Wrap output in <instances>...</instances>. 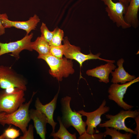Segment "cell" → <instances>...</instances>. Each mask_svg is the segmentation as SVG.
<instances>
[{"instance_id":"obj_8","label":"cell","mask_w":139,"mask_h":139,"mask_svg":"<svg viewBox=\"0 0 139 139\" xmlns=\"http://www.w3.org/2000/svg\"><path fill=\"white\" fill-rule=\"evenodd\" d=\"M107 6L105 11L108 16L117 27L126 29L131 27L125 21L124 16L127 7L121 2L115 3L112 0H101Z\"/></svg>"},{"instance_id":"obj_23","label":"cell","mask_w":139,"mask_h":139,"mask_svg":"<svg viewBox=\"0 0 139 139\" xmlns=\"http://www.w3.org/2000/svg\"><path fill=\"white\" fill-rule=\"evenodd\" d=\"M49 53L53 56L59 59L63 58L64 50L63 45L56 46H50Z\"/></svg>"},{"instance_id":"obj_13","label":"cell","mask_w":139,"mask_h":139,"mask_svg":"<svg viewBox=\"0 0 139 139\" xmlns=\"http://www.w3.org/2000/svg\"><path fill=\"white\" fill-rule=\"evenodd\" d=\"M59 93V90L53 100L46 105L42 104L38 98H37L35 102V106L36 109L46 116L47 119L48 123L52 126L53 128L52 133L55 132V126L57 124V123L54 121L53 114L56 107Z\"/></svg>"},{"instance_id":"obj_11","label":"cell","mask_w":139,"mask_h":139,"mask_svg":"<svg viewBox=\"0 0 139 139\" xmlns=\"http://www.w3.org/2000/svg\"><path fill=\"white\" fill-rule=\"evenodd\" d=\"M106 101L105 99L99 107L93 111L87 112L83 110L76 111L82 116L86 117V120L85 121L87 126V129L86 130V133L92 134L95 133L94 128H95L100 123L101 120V116L110 110V107L106 106Z\"/></svg>"},{"instance_id":"obj_15","label":"cell","mask_w":139,"mask_h":139,"mask_svg":"<svg viewBox=\"0 0 139 139\" xmlns=\"http://www.w3.org/2000/svg\"><path fill=\"white\" fill-rule=\"evenodd\" d=\"M116 67V66L113 63L108 62L104 65H101L93 69L88 70L86 74L88 76L98 78L100 82L107 83L109 82V74Z\"/></svg>"},{"instance_id":"obj_28","label":"cell","mask_w":139,"mask_h":139,"mask_svg":"<svg viewBox=\"0 0 139 139\" xmlns=\"http://www.w3.org/2000/svg\"><path fill=\"white\" fill-rule=\"evenodd\" d=\"M1 17V14H0V36L3 34L5 33V28L2 23Z\"/></svg>"},{"instance_id":"obj_7","label":"cell","mask_w":139,"mask_h":139,"mask_svg":"<svg viewBox=\"0 0 139 139\" xmlns=\"http://www.w3.org/2000/svg\"><path fill=\"white\" fill-rule=\"evenodd\" d=\"M63 41L64 46L63 55L67 59L76 60L79 63L81 67L82 66L84 62L90 59H98L107 62H112L113 63L115 62V60H107L100 58V53L94 55L90 51L89 54L86 55L83 53L81 52V48L79 47L70 44L67 37H64Z\"/></svg>"},{"instance_id":"obj_1","label":"cell","mask_w":139,"mask_h":139,"mask_svg":"<svg viewBox=\"0 0 139 139\" xmlns=\"http://www.w3.org/2000/svg\"><path fill=\"white\" fill-rule=\"evenodd\" d=\"M38 58L46 61L50 68L49 74L59 81H62L63 77H67L75 72L72 59L65 57L58 59L50 54L39 55Z\"/></svg>"},{"instance_id":"obj_19","label":"cell","mask_w":139,"mask_h":139,"mask_svg":"<svg viewBox=\"0 0 139 139\" xmlns=\"http://www.w3.org/2000/svg\"><path fill=\"white\" fill-rule=\"evenodd\" d=\"M57 120L60 124L59 129L56 132L51 133L50 136L54 139H76V134H72L67 130L63 125L59 116L57 118Z\"/></svg>"},{"instance_id":"obj_18","label":"cell","mask_w":139,"mask_h":139,"mask_svg":"<svg viewBox=\"0 0 139 139\" xmlns=\"http://www.w3.org/2000/svg\"><path fill=\"white\" fill-rule=\"evenodd\" d=\"M50 46L48 42L41 36L38 37L34 41L32 42L31 44L32 50L37 51L39 55L50 54Z\"/></svg>"},{"instance_id":"obj_9","label":"cell","mask_w":139,"mask_h":139,"mask_svg":"<svg viewBox=\"0 0 139 139\" xmlns=\"http://www.w3.org/2000/svg\"><path fill=\"white\" fill-rule=\"evenodd\" d=\"M33 33L26 35L21 40L7 43L0 42V56L3 55L11 53L10 55L18 59L20 53L24 50L32 51L31 47V40Z\"/></svg>"},{"instance_id":"obj_26","label":"cell","mask_w":139,"mask_h":139,"mask_svg":"<svg viewBox=\"0 0 139 139\" xmlns=\"http://www.w3.org/2000/svg\"><path fill=\"white\" fill-rule=\"evenodd\" d=\"M33 125L30 124L26 132L23 135L20 136L19 139H33Z\"/></svg>"},{"instance_id":"obj_6","label":"cell","mask_w":139,"mask_h":139,"mask_svg":"<svg viewBox=\"0 0 139 139\" xmlns=\"http://www.w3.org/2000/svg\"><path fill=\"white\" fill-rule=\"evenodd\" d=\"M139 115V111L137 110L134 111L131 110H121L117 114L114 115L106 114V117L109 120L105 121L104 123H100L99 125V126L100 127H113L119 131L122 130L127 132L131 133L133 134L137 135V132L126 126L125 122L127 118L135 119Z\"/></svg>"},{"instance_id":"obj_20","label":"cell","mask_w":139,"mask_h":139,"mask_svg":"<svg viewBox=\"0 0 139 139\" xmlns=\"http://www.w3.org/2000/svg\"><path fill=\"white\" fill-rule=\"evenodd\" d=\"M105 127L106 131L104 132L105 136L110 135L111 137V139H131L132 137L133 134L132 133L122 134L114 128Z\"/></svg>"},{"instance_id":"obj_22","label":"cell","mask_w":139,"mask_h":139,"mask_svg":"<svg viewBox=\"0 0 139 139\" xmlns=\"http://www.w3.org/2000/svg\"><path fill=\"white\" fill-rule=\"evenodd\" d=\"M20 135L19 130L11 127L10 125L0 136V139H14Z\"/></svg>"},{"instance_id":"obj_2","label":"cell","mask_w":139,"mask_h":139,"mask_svg":"<svg viewBox=\"0 0 139 139\" xmlns=\"http://www.w3.org/2000/svg\"><path fill=\"white\" fill-rule=\"evenodd\" d=\"M71 97L66 96L62 98L60 102L62 114V121L65 127L73 126L79 133L80 136L86 132L87 126L85 121L82 120V115L75 110L72 111L70 106Z\"/></svg>"},{"instance_id":"obj_10","label":"cell","mask_w":139,"mask_h":139,"mask_svg":"<svg viewBox=\"0 0 139 139\" xmlns=\"http://www.w3.org/2000/svg\"><path fill=\"white\" fill-rule=\"evenodd\" d=\"M139 81V77H138L132 81L124 84H119L118 83H113L108 89V99L114 101L119 106L125 110H131L134 107L124 101V95L129 87Z\"/></svg>"},{"instance_id":"obj_16","label":"cell","mask_w":139,"mask_h":139,"mask_svg":"<svg viewBox=\"0 0 139 139\" xmlns=\"http://www.w3.org/2000/svg\"><path fill=\"white\" fill-rule=\"evenodd\" d=\"M139 0H131L124 16L125 22L135 28H137L139 26Z\"/></svg>"},{"instance_id":"obj_30","label":"cell","mask_w":139,"mask_h":139,"mask_svg":"<svg viewBox=\"0 0 139 139\" xmlns=\"http://www.w3.org/2000/svg\"><path fill=\"white\" fill-rule=\"evenodd\" d=\"M6 114L4 112H2L0 113V119L2 118Z\"/></svg>"},{"instance_id":"obj_5","label":"cell","mask_w":139,"mask_h":139,"mask_svg":"<svg viewBox=\"0 0 139 139\" xmlns=\"http://www.w3.org/2000/svg\"><path fill=\"white\" fill-rule=\"evenodd\" d=\"M24 91L16 88L12 92L8 93L4 90L0 92V113H11L16 110L24 102Z\"/></svg>"},{"instance_id":"obj_12","label":"cell","mask_w":139,"mask_h":139,"mask_svg":"<svg viewBox=\"0 0 139 139\" xmlns=\"http://www.w3.org/2000/svg\"><path fill=\"white\" fill-rule=\"evenodd\" d=\"M1 19L2 23L5 28L14 27L24 30L26 32V35H28L33 30L35 29L40 19L36 14L30 17L25 21H14L8 19L6 13L1 14Z\"/></svg>"},{"instance_id":"obj_17","label":"cell","mask_w":139,"mask_h":139,"mask_svg":"<svg viewBox=\"0 0 139 139\" xmlns=\"http://www.w3.org/2000/svg\"><path fill=\"white\" fill-rule=\"evenodd\" d=\"M124 61L123 58L119 59L117 62L118 67L115 69L114 72L112 71L111 72L112 76L111 82L113 83H120L124 84L127 82L132 81L136 78L135 76L130 75L125 70L123 66Z\"/></svg>"},{"instance_id":"obj_3","label":"cell","mask_w":139,"mask_h":139,"mask_svg":"<svg viewBox=\"0 0 139 139\" xmlns=\"http://www.w3.org/2000/svg\"><path fill=\"white\" fill-rule=\"evenodd\" d=\"M35 93H33L28 102L23 104L15 111L11 114H6L0 119V124L3 126L6 124L13 125L20 128L23 134H25L31 120L29 108Z\"/></svg>"},{"instance_id":"obj_21","label":"cell","mask_w":139,"mask_h":139,"mask_svg":"<svg viewBox=\"0 0 139 139\" xmlns=\"http://www.w3.org/2000/svg\"><path fill=\"white\" fill-rule=\"evenodd\" d=\"M54 33L52 38L49 43L50 46H56L62 45L63 39L64 32L63 30L58 27L54 30Z\"/></svg>"},{"instance_id":"obj_14","label":"cell","mask_w":139,"mask_h":139,"mask_svg":"<svg viewBox=\"0 0 139 139\" xmlns=\"http://www.w3.org/2000/svg\"><path fill=\"white\" fill-rule=\"evenodd\" d=\"M29 112L30 118L33 121V126L37 134L41 139H45L47 133L46 124L48 123L46 116L36 109H31Z\"/></svg>"},{"instance_id":"obj_4","label":"cell","mask_w":139,"mask_h":139,"mask_svg":"<svg viewBox=\"0 0 139 139\" xmlns=\"http://www.w3.org/2000/svg\"><path fill=\"white\" fill-rule=\"evenodd\" d=\"M27 82L11 67L0 66V87L7 92L13 91L15 88L26 91Z\"/></svg>"},{"instance_id":"obj_29","label":"cell","mask_w":139,"mask_h":139,"mask_svg":"<svg viewBox=\"0 0 139 139\" xmlns=\"http://www.w3.org/2000/svg\"><path fill=\"white\" fill-rule=\"evenodd\" d=\"M115 1L116 0H114ZM119 2H121L127 7L128 6L131 0H118Z\"/></svg>"},{"instance_id":"obj_25","label":"cell","mask_w":139,"mask_h":139,"mask_svg":"<svg viewBox=\"0 0 139 139\" xmlns=\"http://www.w3.org/2000/svg\"><path fill=\"white\" fill-rule=\"evenodd\" d=\"M105 136L104 133L100 132L97 134H89L86 132L82 135L80 136L78 139H102Z\"/></svg>"},{"instance_id":"obj_24","label":"cell","mask_w":139,"mask_h":139,"mask_svg":"<svg viewBox=\"0 0 139 139\" xmlns=\"http://www.w3.org/2000/svg\"><path fill=\"white\" fill-rule=\"evenodd\" d=\"M41 36L49 43L51 41L54 33V31H50L46 26L45 24L43 22L42 23L40 28Z\"/></svg>"},{"instance_id":"obj_27","label":"cell","mask_w":139,"mask_h":139,"mask_svg":"<svg viewBox=\"0 0 139 139\" xmlns=\"http://www.w3.org/2000/svg\"><path fill=\"white\" fill-rule=\"evenodd\" d=\"M135 119L136 123V126L135 129V131L137 132L138 134L136 136L137 139H139V115L137 116L135 118Z\"/></svg>"}]
</instances>
